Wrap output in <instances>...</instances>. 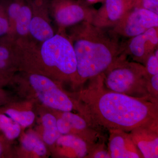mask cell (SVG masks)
<instances>
[{
  "instance_id": "obj_17",
  "label": "cell",
  "mask_w": 158,
  "mask_h": 158,
  "mask_svg": "<svg viewBox=\"0 0 158 158\" xmlns=\"http://www.w3.org/2000/svg\"><path fill=\"white\" fill-rule=\"evenodd\" d=\"M0 129L10 140L17 138L21 131L18 123L3 114H0Z\"/></svg>"
},
{
  "instance_id": "obj_7",
  "label": "cell",
  "mask_w": 158,
  "mask_h": 158,
  "mask_svg": "<svg viewBox=\"0 0 158 158\" xmlns=\"http://www.w3.org/2000/svg\"><path fill=\"white\" fill-rule=\"evenodd\" d=\"M155 27H158V15L133 8L123 14L112 31L118 36L131 38Z\"/></svg>"
},
{
  "instance_id": "obj_6",
  "label": "cell",
  "mask_w": 158,
  "mask_h": 158,
  "mask_svg": "<svg viewBox=\"0 0 158 158\" xmlns=\"http://www.w3.org/2000/svg\"><path fill=\"white\" fill-rule=\"evenodd\" d=\"M29 81L37 97L44 104L62 112L71 111V100L48 77L38 73L31 74Z\"/></svg>"
},
{
  "instance_id": "obj_19",
  "label": "cell",
  "mask_w": 158,
  "mask_h": 158,
  "mask_svg": "<svg viewBox=\"0 0 158 158\" xmlns=\"http://www.w3.org/2000/svg\"><path fill=\"white\" fill-rule=\"evenodd\" d=\"M10 27L5 0H0V37L9 35Z\"/></svg>"
},
{
  "instance_id": "obj_2",
  "label": "cell",
  "mask_w": 158,
  "mask_h": 158,
  "mask_svg": "<svg viewBox=\"0 0 158 158\" xmlns=\"http://www.w3.org/2000/svg\"><path fill=\"white\" fill-rule=\"evenodd\" d=\"M69 28L65 33L76 58L77 83L82 84L103 74L123 53V44L112 30L86 21Z\"/></svg>"
},
{
  "instance_id": "obj_10",
  "label": "cell",
  "mask_w": 158,
  "mask_h": 158,
  "mask_svg": "<svg viewBox=\"0 0 158 158\" xmlns=\"http://www.w3.org/2000/svg\"><path fill=\"white\" fill-rule=\"evenodd\" d=\"M129 134L143 158H158V121L134 129Z\"/></svg>"
},
{
  "instance_id": "obj_20",
  "label": "cell",
  "mask_w": 158,
  "mask_h": 158,
  "mask_svg": "<svg viewBox=\"0 0 158 158\" xmlns=\"http://www.w3.org/2000/svg\"><path fill=\"white\" fill-rule=\"evenodd\" d=\"M146 72L149 76L158 74V49L150 55L144 63Z\"/></svg>"
},
{
  "instance_id": "obj_21",
  "label": "cell",
  "mask_w": 158,
  "mask_h": 158,
  "mask_svg": "<svg viewBox=\"0 0 158 158\" xmlns=\"http://www.w3.org/2000/svg\"><path fill=\"white\" fill-rule=\"evenodd\" d=\"M87 158H111L108 149H106L104 144L95 143L90 150Z\"/></svg>"
},
{
  "instance_id": "obj_27",
  "label": "cell",
  "mask_w": 158,
  "mask_h": 158,
  "mask_svg": "<svg viewBox=\"0 0 158 158\" xmlns=\"http://www.w3.org/2000/svg\"><path fill=\"white\" fill-rule=\"evenodd\" d=\"M105 0H97L98 2H103Z\"/></svg>"
},
{
  "instance_id": "obj_22",
  "label": "cell",
  "mask_w": 158,
  "mask_h": 158,
  "mask_svg": "<svg viewBox=\"0 0 158 158\" xmlns=\"http://www.w3.org/2000/svg\"><path fill=\"white\" fill-rule=\"evenodd\" d=\"M133 8L145 9L158 15V0H137Z\"/></svg>"
},
{
  "instance_id": "obj_13",
  "label": "cell",
  "mask_w": 158,
  "mask_h": 158,
  "mask_svg": "<svg viewBox=\"0 0 158 158\" xmlns=\"http://www.w3.org/2000/svg\"><path fill=\"white\" fill-rule=\"evenodd\" d=\"M32 13V0H23L11 36L15 40L29 39V27Z\"/></svg>"
},
{
  "instance_id": "obj_4",
  "label": "cell",
  "mask_w": 158,
  "mask_h": 158,
  "mask_svg": "<svg viewBox=\"0 0 158 158\" xmlns=\"http://www.w3.org/2000/svg\"><path fill=\"white\" fill-rule=\"evenodd\" d=\"M127 55L123 53L118 60L103 74L104 85L107 89L114 92L136 98L149 99L147 88L148 75L144 65L129 62Z\"/></svg>"
},
{
  "instance_id": "obj_25",
  "label": "cell",
  "mask_w": 158,
  "mask_h": 158,
  "mask_svg": "<svg viewBox=\"0 0 158 158\" xmlns=\"http://www.w3.org/2000/svg\"><path fill=\"white\" fill-rule=\"evenodd\" d=\"M85 1H87L88 2L90 3V4L98 3L97 0H85Z\"/></svg>"
},
{
  "instance_id": "obj_14",
  "label": "cell",
  "mask_w": 158,
  "mask_h": 158,
  "mask_svg": "<svg viewBox=\"0 0 158 158\" xmlns=\"http://www.w3.org/2000/svg\"><path fill=\"white\" fill-rule=\"evenodd\" d=\"M56 142L59 146L72 151L75 157L77 158H87L96 143H90L72 134L61 135Z\"/></svg>"
},
{
  "instance_id": "obj_11",
  "label": "cell",
  "mask_w": 158,
  "mask_h": 158,
  "mask_svg": "<svg viewBox=\"0 0 158 158\" xmlns=\"http://www.w3.org/2000/svg\"><path fill=\"white\" fill-rule=\"evenodd\" d=\"M109 131L108 150L111 158H143L129 133L118 129Z\"/></svg>"
},
{
  "instance_id": "obj_16",
  "label": "cell",
  "mask_w": 158,
  "mask_h": 158,
  "mask_svg": "<svg viewBox=\"0 0 158 158\" xmlns=\"http://www.w3.org/2000/svg\"><path fill=\"white\" fill-rule=\"evenodd\" d=\"M23 147L28 151L33 152L39 156L46 154V148L43 142L34 133H29L24 137L22 141Z\"/></svg>"
},
{
  "instance_id": "obj_23",
  "label": "cell",
  "mask_w": 158,
  "mask_h": 158,
  "mask_svg": "<svg viewBox=\"0 0 158 158\" xmlns=\"http://www.w3.org/2000/svg\"><path fill=\"white\" fill-rule=\"evenodd\" d=\"M147 88L148 93L154 101L158 102V74L152 76L148 80Z\"/></svg>"
},
{
  "instance_id": "obj_26",
  "label": "cell",
  "mask_w": 158,
  "mask_h": 158,
  "mask_svg": "<svg viewBox=\"0 0 158 158\" xmlns=\"http://www.w3.org/2000/svg\"><path fill=\"white\" fill-rule=\"evenodd\" d=\"M2 144H1V143H0V157H1L2 153Z\"/></svg>"
},
{
  "instance_id": "obj_15",
  "label": "cell",
  "mask_w": 158,
  "mask_h": 158,
  "mask_svg": "<svg viewBox=\"0 0 158 158\" xmlns=\"http://www.w3.org/2000/svg\"><path fill=\"white\" fill-rule=\"evenodd\" d=\"M42 120L44 141L49 145H52L62 135L57 127L56 118L52 114L48 113L43 116Z\"/></svg>"
},
{
  "instance_id": "obj_8",
  "label": "cell",
  "mask_w": 158,
  "mask_h": 158,
  "mask_svg": "<svg viewBox=\"0 0 158 158\" xmlns=\"http://www.w3.org/2000/svg\"><path fill=\"white\" fill-rule=\"evenodd\" d=\"M50 0H32V13L29 39L36 44H40L55 34L51 24L49 11Z\"/></svg>"
},
{
  "instance_id": "obj_9",
  "label": "cell",
  "mask_w": 158,
  "mask_h": 158,
  "mask_svg": "<svg viewBox=\"0 0 158 158\" xmlns=\"http://www.w3.org/2000/svg\"><path fill=\"white\" fill-rule=\"evenodd\" d=\"M158 27H155L130 38L123 44V53L136 62L144 65L150 55L158 48Z\"/></svg>"
},
{
  "instance_id": "obj_1",
  "label": "cell",
  "mask_w": 158,
  "mask_h": 158,
  "mask_svg": "<svg viewBox=\"0 0 158 158\" xmlns=\"http://www.w3.org/2000/svg\"><path fill=\"white\" fill-rule=\"evenodd\" d=\"M89 81L88 88L81 93V98L86 118L91 125L130 132L158 121L157 103L107 89L103 75Z\"/></svg>"
},
{
  "instance_id": "obj_3",
  "label": "cell",
  "mask_w": 158,
  "mask_h": 158,
  "mask_svg": "<svg viewBox=\"0 0 158 158\" xmlns=\"http://www.w3.org/2000/svg\"><path fill=\"white\" fill-rule=\"evenodd\" d=\"M19 60L34 66L44 67L46 70L63 79L75 81L77 60L73 47L65 31H58L40 44L30 39L16 40Z\"/></svg>"
},
{
  "instance_id": "obj_24",
  "label": "cell",
  "mask_w": 158,
  "mask_h": 158,
  "mask_svg": "<svg viewBox=\"0 0 158 158\" xmlns=\"http://www.w3.org/2000/svg\"><path fill=\"white\" fill-rule=\"evenodd\" d=\"M136 1L137 0H121L123 5L124 13L132 9Z\"/></svg>"
},
{
  "instance_id": "obj_5",
  "label": "cell",
  "mask_w": 158,
  "mask_h": 158,
  "mask_svg": "<svg viewBox=\"0 0 158 158\" xmlns=\"http://www.w3.org/2000/svg\"><path fill=\"white\" fill-rule=\"evenodd\" d=\"M49 11L58 31H65L83 22L91 23L96 9L85 0H50Z\"/></svg>"
},
{
  "instance_id": "obj_18",
  "label": "cell",
  "mask_w": 158,
  "mask_h": 158,
  "mask_svg": "<svg viewBox=\"0 0 158 158\" xmlns=\"http://www.w3.org/2000/svg\"><path fill=\"white\" fill-rule=\"evenodd\" d=\"M6 113L13 121L24 127L31 125L35 119L34 113L31 111H19L9 109L6 111Z\"/></svg>"
},
{
  "instance_id": "obj_12",
  "label": "cell",
  "mask_w": 158,
  "mask_h": 158,
  "mask_svg": "<svg viewBox=\"0 0 158 158\" xmlns=\"http://www.w3.org/2000/svg\"><path fill=\"white\" fill-rule=\"evenodd\" d=\"M124 13L121 0H105L103 5L96 10L91 23L101 28H113Z\"/></svg>"
}]
</instances>
